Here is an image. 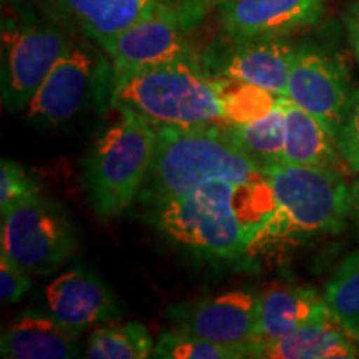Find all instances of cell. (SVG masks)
Segmentation results:
<instances>
[{"mask_svg":"<svg viewBox=\"0 0 359 359\" xmlns=\"http://www.w3.org/2000/svg\"><path fill=\"white\" fill-rule=\"evenodd\" d=\"M285 97L316 116L334 138L351 97L346 64L325 45L298 43Z\"/></svg>","mask_w":359,"mask_h":359,"instance_id":"10","label":"cell"},{"mask_svg":"<svg viewBox=\"0 0 359 359\" xmlns=\"http://www.w3.org/2000/svg\"><path fill=\"white\" fill-rule=\"evenodd\" d=\"M354 191L359 193V180H358V182H356V187H354Z\"/></svg>","mask_w":359,"mask_h":359,"instance_id":"29","label":"cell"},{"mask_svg":"<svg viewBox=\"0 0 359 359\" xmlns=\"http://www.w3.org/2000/svg\"><path fill=\"white\" fill-rule=\"evenodd\" d=\"M323 298L339 321L359 331V250L348 255L334 269Z\"/></svg>","mask_w":359,"mask_h":359,"instance_id":"22","label":"cell"},{"mask_svg":"<svg viewBox=\"0 0 359 359\" xmlns=\"http://www.w3.org/2000/svg\"><path fill=\"white\" fill-rule=\"evenodd\" d=\"M217 11L224 37L290 39L320 24L327 0H224Z\"/></svg>","mask_w":359,"mask_h":359,"instance_id":"13","label":"cell"},{"mask_svg":"<svg viewBox=\"0 0 359 359\" xmlns=\"http://www.w3.org/2000/svg\"><path fill=\"white\" fill-rule=\"evenodd\" d=\"M228 82L191 65L145 67L115 75L110 105L132 110L154 127H226Z\"/></svg>","mask_w":359,"mask_h":359,"instance_id":"4","label":"cell"},{"mask_svg":"<svg viewBox=\"0 0 359 359\" xmlns=\"http://www.w3.org/2000/svg\"><path fill=\"white\" fill-rule=\"evenodd\" d=\"M42 190V182L34 172L13 160H0V215L37 198Z\"/></svg>","mask_w":359,"mask_h":359,"instance_id":"25","label":"cell"},{"mask_svg":"<svg viewBox=\"0 0 359 359\" xmlns=\"http://www.w3.org/2000/svg\"><path fill=\"white\" fill-rule=\"evenodd\" d=\"M7 2V0H4V4H6Z\"/></svg>","mask_w":359,"mask_h":359,"instance_id":"30","label":"cell"},{"mask_svg":"<svg viewBox=\"0 0 359 359\" xmlns=\"http://www.w3.org/2000/svg\"><path fill=\"white\" fill-rule=\"evenodd\" d=\"M114 65L85 42L72 39L67 52L53 67L27 107V120L40 127H60L92 105L111 103Z\"/></svg>","mask_w":359,"mask_h":359,"instance_id":"8","label":"cell"},{"mask_svg":"<svg viewBox=\"0 0 359 359\" xmlns=\"http://www.w3.org/2000/svg\"><path fill=\"white\" fill-rule=\"evenodd\" d=\"M233 140L259 168L271 172L285 161V118L280 103L266 116L228 125Z\"/></svg>","mask_w":359,"mask_h":359,"instance_id":"20","label":"cell"},{"mask_svg":"<svg viewBox=\"0 0 359 359\" xmlns=\"http://www.w3.org/2000/svg\"><path fill=\"white\" fill-rule=\"evenodd\" d=\"M296 45L290 39L226 37L203 52V67L213 77L262 87L276 95H286Z\"/></svg>","mask_w":359,"mask_h":359,"instance_id":"12","label":"cell"},{"mask_svg":"<svg viewBox=\"0 0 359 359\" xmlns=\"http://www.w3.org/2000/svg\"><path fill=\"white\" fill-rule=\"evenodd\" d=\"M262 185L212 180L187 195L147 208V219L170 243L205 262H236L248 257L255 230L266 213L245 201Z\"/></svg>","mask_w":359,"mask_h":359,"instance_id":"1","label":"cell"},{"mask_svg":"<svg viewBox=\"0 0 359 359\" xmlns=\"http://www.w3.org/2000/svg\"><path fill=\"white\" fill-rule=\"evenodd\" d=\"M79 248L75 222L60 201L40 195L2 215L0 253L34 278L57 271Z\"/></svg>","mask_w":359,"mask_h":359,"instance_id":"7","label":"cell"},{"mask_svg":"<svg viewBox=\"0 0 359 359\" xmlns=\"http://www.w3.org/2000/svg\"><path fill=\"white\" fill-rule=\"evenodd\" d=\"M334 142L349 173H359V88L351 92Z\"/></svg>","mask_w":359,"mask_h":359,"instance_id":"26","label":"cell"},{"mask_svg":"<svg viewBox=\"0 0 359 359\" xmlns=\"http://www.w3.org/2000/svg\"><path fill=\"white\" fill-rule=\"evenodd\" d=\"M155 339L142 323L128 321L98 326L88 334L85 358L88 359H147L154 358Z\"/></svg>","mask_w":359,"mask_h":359,"instance_id":"21","label":"cell"},{"mask_svg":"<svg viewBox=\"0 0 359 359\" xmlns=\"http://www.w3.org/2000/svg\"><path fill=\"white\" fill-rule=\"evenodd\" d=\"M224 0H60L85 37L100 45L147 17L196 6L218 8Z\"/></svg>","mask_w":359,"mask_h":359,"instance_id":"15","label":"cell"},{"mask_svg":"<svg viewBox=\"0 0 359 359\" xmlns=\"http://www.w3.org/2000/svg\"><path fill=\"white\" fill-rule=\"evenodd\" d=\"M280 95L255 85L230 80L224 88V109L230 123H248L266 116L278 105Z\"/></svg>","mask_w":359,"mask_h":359,"instance_id":"24","label":"cell"},{"mask_svg":"<svg viewBox=\"0 0 359 359\" xmlns=\"http://www.w3.org/2000/svg\"><path fill=\"white\" fill-rule=\"evenodd\" d=\"M155 154L137 203L150 208L187 195L212 180L262 185L271 172L259 168L233 140L228 125L155 127Z\"/></svg>","mask_w":359,"mask_h":359,"instance_id":"2","label":"cell"},{"mask_svg":"<svg viewBox=\"0 0 359 359\" xmlns=\"http://www.w3.org/2000/svg\"><path fill=\"white\" fill-rule=\"evenodd\" d=\"M327 311L330 308L318 291L302 286L271 285L262 291L259 298L251 358H258L269 344L293 334L299 327L325 316Z\"/></svg>","mask_w":359,"mask_h":359,"instance_id":"17","label":"cell"},{"mask_svg":"<svg viewBox=\"0 0 359 359\" xmlns=\"http://www.w3.org/2000/svg\"><path fill=\"white\" fill-rule=\"evenodd\" d=\"M271 208L255 230L248 257L341 231L354 205L343 173L283 163L271 170Z\"/></svg>","mask_w":359,"mask_h":359,"instance_id":"3","label":"cell"},{"mask_svg":"<svg viewBox=\"0 0 359 359\" xmlns=\"http://www.w3.org/2000/svg\"><path fill=\"white\" fill-rule=\"evenodd\" d=\"M72 37L55 20L32 11L2 19L0 93L7 114L25 110L53 67L67 52Z\"/></svg>","mask_w":359,"mask_h":359,"instance_id":"6","label":"cell"},{"mask_svg":"<svg viewBox=\"0 0 359 359\" xmlns=\"http://www.w3.org/2000/svg\"><path fill=\"white\" fill-rule=\"evenodd\" d=\"M262 293L251 288L228 290L167 309L173 327L190 331L228 348L243 349L251 358Z\"/></svg>","mask_w":359,"mask_h":359,"instance_id":"11","label":"cell"},{"mask_svg":"<svg viewBox=\"0 0 359 359\" xmlns=\"http://www.w3.org/2000/svg\"><path fill=\"white\" fill-rule=\"evenodd\" d=\"M103 132L83 156L80 170L85 200L97 218L120 217L137 201L155 154L156 130L128 109Z\"/></svg>","mask_w":359,"mask_h":359,"instance_id":"5","label":"cell"},{"mask_svg":"<svg viewBox=\"0 0 359 359\" xmlns=\"http://www.w3.org/2000/svg\"><path fill=\"white\" fill-rule=\"evenodd\" d=\"M212 11L196 6L155 13L98 47L110 58L115 75L145 67L177 64L205 70L203 53L191 40V30Z\"/></svg>","mask_w":359,"mask_h":359,"instance_id":"9","label":"cell"},{"mask_svg":"<svg viewBox=\"0 0 359 359\" xmlns=\"http://www.w3.org/2000/svg\"><path fill=\"white\" fill-rule=\"evenodd\" d=\"M82 334L72 331L50 313L24 309L2 327L0 356L4 359L79 358Z\"/></svg>","mask_w":359,"mask_h":359,"instance_id":"16","label":"cell"},{"mask_svg":"<svg viewBox=\"0 0 359 359\" xmlns=\"http://www.w3.org/2000/svg\"><path fill=\"white\" fill-rule=\"evenodd\" d=\"M29 273L24 271L19 264L0 253V302L4 306L19 303L29 293L32 280Z\"/></svg>","mask_w":359,"mask_h":359,"instance_id":"27","label":"cell"},{"mask_svg":"<svg viewBox=\"0 0 359 359\" xmlns=\"http://www.w3.org/2000/svg\"><path fill=\"white\" fill-rule=\"evenodd\" d=\"M258 358L268 359H333L359 358V331L327 311L293 334L269 344Z\"/></svg>","mask_w":359,"mask_h":359,"instance_id":"19","label":"cell"},{"mask_svg":"<svg viewBox=\"0 0 359 359\" xmlns=\"http://www.w3.org/2000/svg\"><path fill=\"white\" fill-rule=\"evenodd\" d=\"M343 24L344 29H346L348 40L354 52V57L359 62V0H353L344 8Z\"/></svg>","mask_w":359,"mask_h":359,"instance_id":"28","label":"cell"},{"mask_svg":"<svg viewBox=\"0 0 359 359\" xmlns=\"http://www.w3.org/2000/svg\"><path fill=\"white\" fill-rule=\"evenodd\" d=\"M154 358L156 359H241L248 358L243 349L228 348L223 344L193 334L190 331H165L155 339Z\"/></svg>","mask_w":359,"mask_h":359,"instance_id":"23","label":"cell"},{"mask_svg":"<svg viewBox=\"0 0 359 359\" xmlns=\"http://www.w3.org/2000/svg\"><path fill=\"white\" fill-rule=\"evenodd\" d=\"M285 118V161L298 167L349 172L334 138L316 116L309 114L288 97L278 98Z\"/></svg>","mask_w":359,"mask_h":359,"instance_id":"18","label":"cell"},{"mask_svg":"<svg viewBox=\"0 0 359 359\" xmlns=\"http://www.w3.org/2000/svg\"><path fill=\"white\" fill-rule=\"evenodd\" d=\"M45 302L55 320L80 334L122 318V309L102 278L83 266L58 275L45 290Z\"/></svg>","mask_w":359,"mask_h":359,"instance_id":"14","label":"cell"}]
</instances>
